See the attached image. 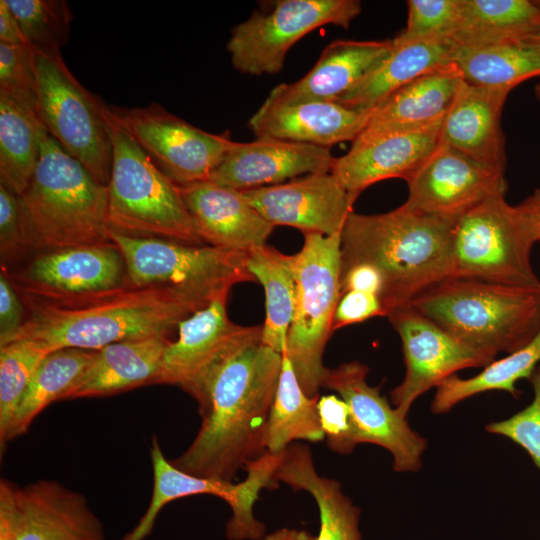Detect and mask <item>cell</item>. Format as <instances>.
I'll return each instance as SVG.
<instances>
[{
	"mask_svg": "<svg viewBox=\"0 0 540 540\" xmlns=\"http://www.w3.org/2000/svg\"><path fill=\"white\" fill-rule=\"evenodd\" d=\"M11 284L23 303L24 321L7 342L29 340L50 353L64 348L99 350L122 341L168 337L181 321L212 300L168 284L124 281L79 293Z\"/></svg>",
	"mask_w": 540,
	"mask_h": 540,
	"instance_id": "6da1fadb",
	"label": "cell"
},
{
	"mask_svg": "<svg viewBox=\"0 0 540 540\" xmlns=\"http://www.w3.org/2000/svg\"><path fill=\"white\" fill-rule=\"evenodd\" d=\"M283 356L256 338L228 355L197 400L200 428L172 463L202 478L233 482L262 456Z\"/></svg>",
	"mask_w": 540,
	"mask_h": 540,
	"instance_id": "7a4b0ae2",
	"label": "cell"
},
{
	"mask_svg": "<svg viewBox=\"0 0 540 540\" xmlns=\"http://www.w3.org/2000/svg\"><path fill=\"white\" fill-rule=\"evenodd\" d=\"M455 222L402 205L379 214L351 212L340 234V275L357 264L376 268L387 317L449 277Z\"/></svg>",
	"mask_w": 540,
	"mask_h": 540,
	"instance_id": "3957f363",
	"label": "cell"
},
{
	"mask_svg": "<svg viewBox=\"0 0 540 540\" xmlns=\"http://www.w3.org/2000/svg\"><path fill=\"white\" fill-rule=\"evenodd\" d=\"M22 243L36 250L113 246L108 189L47 132L31 181L18 196Z\"/></svg>",
	"mask_w": 540,
	"mask_h": 540,
	"instance_id": "277c9868",
	"label": "cell"
},
{
	"mask_svg": "<svg viewBox=\"0 0 540 540\" xmlns=\"http://www.w3.org/2000/svg\"><path fill=\"white\" fill-rule=\"evenodd\" d=\"M409 304L461 342L495 356L520 349L540 329V286L447 278Z\"/></svg>",
	"mask_w": 540,
	"mask_h": 540,
	"instance_id": "5b68a950",
	"label": "cell"
},
{
	"mask_svg": "<svg viewBox=\"0 0 540 540\" xmlns=\"http://www.w3.org/2000/svg\"><path fill=\"white\" fill-rule=\"evenodd\" d=\"M113 160L108 189V224L117 232L201 245L178 185L165 175L113 118Z\"/></svg>",
	"mask_w": 540,
	"mask_h": 540,
	"instance_id": "8992f818",
	"label": "cell"
},
{
	"mask_svg": "<svg viewBox=\"0 0 540 540\" xmlns=\"http://www.w3.org/2000/svg\"><path fill=\"white\" fill-rule=\"evenodd\" d=\"M303 234L304 244L293 255L296 298L284 353L304 392L316 397L327 369L323 354L334 332L333 318L341 296V233Z\"/></svg>",
	"mask_w": 540,
	"mask_h": 540,
	"instance_id": "52a82bcc",
	"label": "cell"
},
{
	"mask_svg": "<svg viewBox=\"0 0 540 540\" xmlns=\"http://www.w3.org/2000/svg\"><path fill=\"white\" fill-rule=\"evenodd\" d=\"M34 64L37 110L45 129L107 186L113 160L107 105L77 80L60 52L34 50Z\"/></svg>",
	"mask_w": 540,
	"mask_h": 540,
	"instance_id": "ba28073f",
	"label": "cell"
},
{
	"mask_svg": "<svg viewBox=\"0 0 540 540\" xmlns=\"http://www.w3.org/2000/svg\"><path fill=\"white\" fill-rule=\"evenodd\" d=\"M535 243L517 205L505 195L489 198L455 222L448 278L540 286L531 264Z\"/></svg>",
	"mask_w": 540,
	"mask_h": 540,
	"instance_id": "9c48e42d",
	"label": "cell"
},
{
	"mask_svg": "<svg viewBox=\"0 0 540 540\" xmlns=\"http://www.w3.org/2000/svg\"><path fill=\"white\" fill-rule=\"evenodd\" d=\"M112 245L132 285L168 284L211 299L256 279L247 267V253L211 245H193L156 237L130 236L110 229Z\"/></svg>",
	"mask_w": 540,
	"mask_h": 540,
	"instance_id": "30bf717a",
	"label": "cell"
},
{
	"mask_svg": "<svg viewBox=\"0 0 540 540\" xmlns=\"http://www.w3.org/2000/svg\"><path fill=\"white\" fill-rule=\"evenodd\" d=\"M358 0H278L254 11L233 28L227 43L233 67L241 73L276 74L289 49L311 31L335 25L347 29L360 14Z\"/></svg>",
	"mask_w": 540,
	"mask_h": 540,
	"instance_id": "8fae6325",
	"label": "cell"
},
{
	"mask_svg": "<svg viewBox=\"0 0 540 540\" xmlns=\"http://www.w3.org/2000/svg\"><path fill=\"white\" fill-rule=\"evenodd\" d=\"M108 108L153 163L177 185L208 180L234 142L228 133L201 130L155 102L146 107Z\"/></svg>",
	"mask_w": 540,
	"mask_h": 540,
	"instance_id": "7c38bea8",
	"label": "cell"
},
{
	"mask_svg": "<svg viewBox=\"0 0 540 540\" xmlns=\"http://www.w3.org/2000/svg\"><path fill=\"white\" fill-rule=\"evenodd\" d=\"M387 318L402 342L405 374L390 391V400L403 417L422 394L456 372L484 368L495 360V355L461 342L410 304L394 310Z\"/></svg>",
	"mask_w": 540,
	"mask_h": 540,
	"instance_id": "4fadbf2b",
	"label": "cell"
},
{
	"mask_svg": "<svg viewBox=\"0 0 540 540\" xmlns=\"http://www.w3.org/2000/svg\"><path fill=\"white\" fill-rule=\"evenodd\" d=\"M228 295L219 294L178 324V338L164 352L156 384L178 386L197 402L218 365L239 347L262 337V326H241L229 319Z\"/></svg>",
	"mask_w": 540,
	"mask_h": 540,
	"instance_id": "5bb4252c",
	"label": "cell"
},
{
	"mask_svg": "<svg viewBox=\"0 0 540 540\" xmlns=\"http://www.w3.org/2000/svg\"><path fill=\"white\" fill-rule=\"evenodd\" d=\"M406 183L402 206L451 221L507 191L504 172L440 143Z\"/></svg>",
	"mask_w": 540,
	"mask_h": 540,
	"instance_id": "9a60e30c",
	"label": "cell"
},
{
	"mask_svg": "<svg viewBox=\"0 0 540 540\" xmlns=\"http://www.w3.org/2000/svg\"><path fill=\"white\" fill-rule=\"evenodd\" d=\"M153 467V492L150 503L134 528L122 540H145L152 532L162 508L169 502L194 495H212L224 500L232 516L227 530L240 537L255 534L261 527L253 507L263 489L270 487V478L260 467H249L245 480L239 483L202 478L177 468L163 454L157 437L150 446Z\"/></svg>",
	"mask_w": 540,
	"mask_h": 540,
	"instance_id": "2e32d148",
	"label": "cell"
},
{
	"mask_svg": "<svg viewBox=\"0 0 540 540\" xmlns=\"http://www.w3.org/2000/svg\"><path fill=\"white\" fill-rule=\"evenodd\" d=\"M368 373V366L362 362H345L326 369L322 387L347 402L363 442L386 449L392 455L395 472L419 471L427 440L380 394L379 387L368 384Z\"/></svg>",
	"mask_w": 540,
	"mask_h": 540,
	"instance_id": "e0dca14e",
	"label": "cell"
},
{
	"mask_svg": "<svg viewBox=\"0 0 540 540\" xmlns=\"http://www.w3.org/2000/svg\"><path fill=\"white\" fill-rule=\"evenodd\" d=\"M443 120L412 129L363 131L350 150L336 158L331 173L354 201L379 181H408L437 148Z\"/></svg>",
	"mask_w": 540,
	"mask_h": 540,
	"instance_id": "ac0fdd59",
	"label": "cell"
},
{
	"mask_svg": "<svg viewBox=\"0 0 540 540\" xmlns=\"http://www.w3.org/2000/svg\"><path fill=\"white\" fill-rule=\"evenodd\" d=\"M242 193L274 227L291 226L303 233L326 236L341 233L355 202L331 172Z\"/></svg>",
	"mask_w": 540,
	"mask_h": 540,
	"instance_id": "d6986e66",
	"label": "cell"
},
{
	"mask_svg": "<svg viewBox=\"0 0 540 540\" xmlns=\"http://www.w3.org/2000/svg\"><path fill=\"white\" fill-rule=\"evenodd\" d=\"M329 147L260 137L233 142L208 180L238 191L285 183L301 175L330 173Z\"/></svg>",
	"mask_w": 540,
	"mask_h": 540,
	"instance_id": "ffe728a7",
	"label": "cell"
},
{
	"mask_svg": "<svg viewBox=\"0 0 540 540\" xmlns=\"http://www.w3.org/2000/svg\"><path fill=\"white\" fill-rule=\"evenodd\" d=\"M178 188L198 235L211 246L248 253L265 245L274 229L242 191L210 180Z\"/></svg>",
	"mask_w": 540,
	"mask_h": 540,
	"instance_id": "44dd1931",
	"label": "cell"
},
{
	"mask_svg": "<svg viewBox=\"0 0 540 540\" xmlns=\"http://www.w3.org/2000/svg\"><path fill=\"white\" fill-rule=\"evenodd\" d=\"M373 110H360L334 101L275 104L264 101L248 125L257 138L270 137L329 147L354 141L367 127Z\"/></svg>",
	"mask_w": 540,
	"mask_h": 540,
	"instance_id": "7402d4cb",
	"label": "cell"
},
{
	"mask_svg": "<svg viewBox=\"0 0 540 540\" xmlns=\"http://www.w3.org/2000/svg\"><path fill=\"white\" fill-rule=\"evenodd\" d=\"M510 92L464 81L441 124L439 143L505 173L501 115Z\"/></svg>",
	"mask_w": 540,
	"mask_h": 540,
	"instance_id": "603a6c76",
	"label": "cell"
},
{
	"mask_svg": "<svg viewBox=\"0 0 540 540\" xmlns=\"http://www.w3.org/2000/svg\"><path fill=\"white\" fill-rule=\"evenodd\" d=\"M15 540H107L86 497L58 481L39 479L18 490Z\"/></svg>",
	"mask_w": 540,
	"mask_h": 540,
	"instance_id": "cb8c5ba5",
	"label": "cell"
},
{
	"mask_svg": "<svg viewBox=\"0 0 540 540\" xmlns=\"http://www.w3.org/2000/svg\"><path fill=\"white\" fill-rule=\"evenodd\" d=\"M392 47L393 39L333 41L306 75L295 82L277 85L265 101L275 104L335 101L378 65Z\"/></svg>",
	"mask_w": 540,
	"mask_h": 540,
	"instance_id": "d4e9b609",
	"label": "cell"
},
{
	"mask_svg": "<svg viewBox=\"0 0 540 540\" xmlns=\"http://www.w3.org/2000/svg\"><path fill=\"white\" fill-rule=\"evenodd\" d=\"M124 261L110 245H89L38 255L11 282L62 293L107 289L124 282Z\"/></svg>",
	"mask_w": 540,
	"mask_h": 540,
	"instance_id": "484cf974",
	"label": "cell"
},
{
	"mask_svg": "<svg viewBox=\"0 0 540 540\" xmlns=\"http://www.w3.org/2000/svg\"><path fill=\"white\" fill-rule=\"evenodd\" d=\"M171 340L165 336L109 344L96 353L62 400L103 397L147 384H156L164 352Z\"/></svg>",
	"mask_w": 540,
	"mask_h": 540,
	"instance_id": "4316f807",
	"label": "cell"
},
{
	"mask_svg": "<svg viewBox=\"0 0 540 540\" xmlns=\"http://www.w3.org/2000/svg\"><path fill=\"white\" fill-rule=\"evenodd\" d=\"M454 44L449 38L397 43L388 55L334 102L373 110L394 92L419 76L452 62Z\"/></svg>",
	"mask_w": 540,
	"mask_h": 540,
	"instance_id": "83f0119b",
	"label": "cell"
},
{
	"mask_svg": "<svg viewBox=\"0 0 540 540\" xmlns=\"http://www.w3.org/2000/svg\"><path fill=\"white\" fill-rule=\"evenodd\" d=\"M463 82L454 62L433 69L406 84L374 108L363 131L374 133L412 129L440 122Z\"/></svg>",
	"mask_w": 540,
	"mask_h": 540,
	"instance_id": "f1b7e54d",
	"label": "cell"
},
{
	"mask_svg": "<svg viewBox=\"0 0 540 540\" xmlns=\"http://www.w3.org/2000/svg\"><path fill=\"white\" fill-rule=\"evenodd\" d=\"M275 479L294 490L306 491L314 498L320 516V530L315 540H362L360 509L343 492L338 480L316 471L307 445L294 442L285 449Z\"/></svg>",
	"mask_w": 540,
	"mask_h": 540,
	"instance_id": "f546056e",
	"label": "cell"
},
{
	"mask_svg": "<svg viewBox=\"0 0 540 540\" xmlns=\"http://www.w3.org/2000/svg\"><path fill=\"white\" fill-rule=\"evenodd\" d=\"M540 33V0H462L454 46L522 41Z\"/></svg>",
	"mask_w": 540,
	"mask_h": 540,
	"instance_id": "4dcf8cb0",
	"label": "cell"
},
{
	"mask_svg": "<svg viewBox=\"0 0 540 540\" xmlns=\"http://www.w3.org/2000/svg\"><path fill=\"white\" fill-rule=\"evenodd\" d=\"M44 128L35 105L0 93V184L17 196L28 187L38 164Z\"/></svg>",
	"mask_w": 540,
	"mask_h": 540,
	"instance_id": "1f68e13d",
	"label": "cell"
},
{
	"mask_svg": "<svg viewBox=\"0 0 540 540\" xmlns=\"http://www.w3.org/2000/svg\"><path fill=\"white\" fill-rule=\"evenodd\" d=\"M247 267L265 291L266 318L262 325V343L282 354L295 308L293 255H286L265 244L247 253Z\"/></svg>",
	"mask_w": 540,
	"mask_h": 540,
	"instance_id": "d6a6232c",
	"label": "cell"
},
{
	"mask_svg": "<svg viewBox=\"0 0 540 540\" xmlns=\"http://www.w3.org/2000/svg\"><path fill=\"white\" fill-rule=\"evenodd\" d=\"M452 62L471 85L513 90L540 76V53L525 41L454 46Z\"/></svg>",
	"mask_w": 540,
	"mask_h": 540,
	"instance_id": "836d02e7",
	"label": "cell"
},
{
	"mask_svg": "<svg viewBox=\"0 0 540 540\" xmlns=\"http://www.w3.org/2000/svg\"><path fill=\"white\" fill-rule=\"evenodd\" d=\"M282 367L269 412L265 443L268 452H283L294 441L312 443L324 439L318 412L320 396L310 397L302 389L291 361L282 353Z\"/></svg>",
	"mask_w": 540,
	"mask_h": 540,
	"instance_id": "e575fe53",
	"label": "cell"
},
{
	"mask_svg": "<svg viewBox=\"0 0 540 540\" xmlns=\"http://www.w3.org/2000/svg\"><path fill=\"white\" fill-rule=\"evenodd\" d=\"M540 363V329L534 338L506 357L494 360L471 378L454 374L437 387L430 405L434 414L448 413L460 402L487 391L499 390L517 396V381H530Z\"/></svg>",
	"mask_w": 540,
	"mask_h": 540,
	"instance_id": "d590c367",
	"label": "cell"
},
{
	"mask_svg": "<svg viewBox=\"0 0 540 540\" xmlns=\"http://www.w3.org/2000/svg\"><path fill=\"white\" fill-rule=\"evenodd\" d=\"M96 350L64 348L49 353L38 367L14 415L8 442L25 434L52 402L62 400L83 374Z\"/></svg>",
	"mask_w": 540,
	"mask_h": 540,
	"instance_id": "8d00e7d4",
	"label": "cell"
},
{
	"mask_svg": "<svg viewBox=\"0 0 540 540\" xmlns=\"http://www.w3.org/2000/svg\"><path fill=\"white\" fill-rule=\"evenodd\" d=\"M35 342L12 340L0 345V448L3 452L16 410L38 367L49 354Z\"/></svg>",
	"mask_w": 540,
	"mask_h": 540,
	"instance_id": "74e56055",
	"label": "cell"
},
{
	"mask_svg": "<svg viewBox=\"0 0 540 540\" xmlns=\"http://www.w3.org/2000/svg\"><path fill=\"white\" fill-rule=\"evenodd\" d=\"M34 50L60 52L68 42L73 19L65 0H5Z\"/></svg>",
	"mask_w": 540,
	"mask_h": 540,
	"instance_id": "f35d334b",
	"label": "cell"
},
{
	"mask_svg": "<svg viewBox=\"0 0 540 540\" xmlns=\"http://www.w3.org/2000/svg\"><path fill=\"white\" fill-rule=\"evenodd\" d=\"M405 29L397 43L451 38L461 18L462 0H408Z\"/></svg>",
	"mask_w": 540,
	"mask_h": 540,
	"instance_id": "ab89813d",
	"label": "cell"
},
{
	"mask_svg": "<svg viewBox=\"0 0 540 540\" xmlns=\"http://www.w3.org/2000/svg\"><path fill=\"white\" fill-rule=\"evenodd\" d=\"M530 382L534 394L532 402L507 419L488 423L485 430L505 436L520 445L540 469V365Z\"/></svg>",
	"mask_w": 540,
	"mask_h": 540,
	"instance_id": "60d3db41",
	"label": "cell"
},
{
	"mask_svg": "<svg viewBox=\"0 0 540 540\" xmlns=\"http://www.w3.org/2000/svg\"><path fill=\"white\" fill-rule=\"evenodd\" d=\"M0 93L37 107L34 50L29 44L0 43Z\"/></svg>",
	"mask_w": 540,
	"mask_h": 540,
	"instance_id": "b9f144b4",
	"label": "cell"
},
{
	"mask_svg": "<svg viewBox=\"0 0 540 540\" xmlns=\"http://www.w3.org/2000/svg\"><path fill=\"white\" fill-rule=\"evenodd\" d=\"M318 412L324 439L332 451L348 455L364 443L349 405L339 395L320 396Z\"/></svg>",
	"mask_w": 540,
	"mask_h": 540,
	"instance_id": "7bdbcfd3",
	"label": "cell"
},
{
	"mask_svg": "<svg viewBox=\"0 0 540 540\" xmlns=\"http://www.w3.org/2000/svg\"><path fill=\"white\" fill-rule=\"evenodd\" d=\"M380 316L385 317L377 295L360 291H347L341 295L338 301L333 318V331Z\"/></svg>",
	"mask_w": 540,
	"mask_h": 540,
	"instance_id": "ee69618b",
	"label": "cell"
},
{
	"mask_svg": "<svg viewBox=\"0 0 540 540\" xmlns=\"http://www.w3.org/2000/svg\"><path fill=\"white\" fill-rule=\"evenodd\" d=\"M21 247H23V243L18 196L0 184V250L2 258L12 256Z\"/></svg>",
	"mask_w": 540,
	"mask_h": 540,
	"instance_id": "f6af8a7d",
	"label": "cell"
},
{
	"mask_svg": "<svg viewBox=\"0 0 540 540\" xmlns=\"http://www.w3.org/2000/svg\"><path fill=\"white\" fill-rule=\"evenodd\" d=\"M24 321V306L6 275H0V345L18 331Z\"/></svg>",
	"mask_w": 540,
	"mask_h": 540,
	"instance_id": "bcb514c9",
	"label": "cell"
},
{
	"mask_svg": "<svg viewBox=\"0 0 540 540\" xmlns=\"http://www.w3.org/2000/svg\"><path fill=\"white\" fill-rule=\"evenodd\" d=\"M19 486L2 478L0 480V540H15L19 522Z\"/></svg>",
	"mask_w": 540,
	"mask_h": 540,
	"instance_id": "7dc6e473",
	"label": "cell"
},
{
	"mask_svg": "<svg viewBox=\"0 0 540 540\" xmlns=\"http://www.w3.org/2000/svg\"><path fill=\"white\" fill-rule=\"evenodd\" d=\"M382 289L383 279L380 272L369 264L354 265L340 275L341 295L347 291H360L379 297Z\"/></svg>",
	"mask_w": 540,
	"mask_h": 540,
	"instance_id": "c3c4849f",
	"label": "cell"
},
{
	"mask_svg": "<svg viewBox=\"0 0 540 540\" xmlns=\"http://www.w3.org/2000/svg\"><path fill=\"white\" fill-rule=\"evenodd\" d=\"M0 43L27 44L21 27L5 0H0Z\"/></svg>",
	"mask_w": 540,
	"mask_h": 540,
	"instance_id": "681fc988",
	"label": "cell"
},
{
	"mask_svg": "<svg viewBox=\"0 0 540 540\" xmlns=\"http://www.w3.org/2000/svg\"><path fill=\"white\" fill-rule=\"evenodd\" d=\"M517 206L524 215L535 242H540V189H535Z\"/></svg>",
	"mask_w": 540,
	"mask_h": 540,
	"instance_id": "f907efd6",
	"label": "cell"
},
{
	"mask_svg": "<svg viewBox=\"0 0 540 540\" xmlns=\"http://www.w3.org/2000/svg\"><path fill=\"white\" fill-rule=\"evenodd\" d=\"M290 529L280 528L269 535L264 536L261 540H288Z\"/></svg>",
	"mask_w": 540,
	"mask_h": 540,
	"instance_id": "816d5d0a",
	"label": "cell"
},
{
	"mask_svg": "<svg viewBox=\"0 0 540 540\" xmlns=\"http://www.w3.org/2000/svg\"><path fill=\"white\" fill-rule=\"evenodd\" d=\"M288 540H315V536L304 530L290 529Z\"/></svg>",
	"mask_w": 540,
	"mask_h": 540,
	"instance_id": "f5cc1de1",
	"label": "cell"
},
{
	"mask_svg": "<svg viewBox=\"0 0 540 540\" xmlns=\"http://www.w3.org/2000/svg\"><path fill=\"white\" fill-rule=\"evenodd\" d=\"M522 41L527 42L540 53V33L533 35L527 39H524Z\"/></svg>",
	"mask_w": 540,
	"mask_h": 540,
	"instance_id": "db71d44e",
	"label": "cell"
},
{
	"mask_svg": "<svg viewBox=\"0 0 540 540\" xmlns=\"http://www.w3.org/2000/svg\"><path fill=\"white\" fill-rule=\"evenodd\" d=\"M535 96L538 101H540V84L536 85L534 88Z\"/></svg>",
	"mask_w": 540,
	"mask_h": 540,
	"instance_id": "11a10c76",
	"label": "cell"
}]
</instances>
